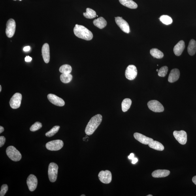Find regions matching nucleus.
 Returning a JSON list of instances; mask_svg holds the SVG:
<instances>
[{"instance_id":"1","label":"nucleus","mask_w":196,"mask_h":196,"mask_svg":"<svg viewBox=\"0 0 196 196\" xmlns=\"http://www.w3.org/2000/svg\"><path fill=\"white\" fill-rule=\"evenodd\" d=\"M102 118L103 117L100 114L96 115L91 118L85 129V133L87 135L90 136L92 135L101 124Z\"/></svg>"},{"instance_id":"2","label":"nucleus","mask_w":196,"mask_h":196,"mask_svg":"<svg viewBox=\"0 0 196 196\" xmlns=\"http://www.w3.org/2000/svg\"><path fill=\"white\" fill-rule=\"evenodd\" d=\"M74 31L77 37L86 40H90L93 38V33L89 30L83 25L76 24Z\"/></svg>"},{"instance_id":"3","label":"nucleus","mask_w":196,"mask_h":196,"mask_svg":"<svg viewBox=\"0 0 196 196\" xmlns=\"http://www.w3.org/2000/svg\"><path fill=\"white\" fill-rule=\"evenodd\" d=\"M6 153L8 157L13 161H20L22 158L20 152L13 146H8L6 149Z\"/></svg>"},{"instance_id":"4","label":"nucleus","mask_w":196,"mask_h":196,"mask_svg":"<svg viewBox=\"0 0 196 196\" xmlns=\"http://www.w3.org/2000/svg\"><path fill=\"white\" fill-rule=\"evenodd\" d=\"M58 166L56 164L51 163L49 165L48 175L49 180L52 182L56 181L58 172Z\"/></svg>"},{"instance_id":"5","label":"nucleus","mask_w":196,"mask_h":196,"mask_svg":"<svg viewBox=\"0 0 196 196\" xmlns=\"http://www.w3.org/2000/svg\"><path fill=\"white\" fill-rule=\"evenodd\" d=\"M64 143L61 140H55L49 142L46 144V148L51 151H58L63 148Z\"/></svg>"},{"instance_id":"6","label":"nucleus","mask_w":196,"mask_h":196,"mask_svg":"<svg viewBox=\"0 0 196 196\" xmlns=\"http://www.w3.org/2000/svg\"><path fill=\"white\" fill-rule=\"evenodd\" d=\"M16 29V23L13 19H10L7 21L6 24V35L9 38H11L14 35Z\"/></svg>"},{"instance_id":"7","label":"nucleus","mask_w":196,"mask_h":196,"mask_svg":"<svg viewBox=\"0 0 196 196\" xmlns=\"http://www.w3.org/2000/svg\"><path fill=\"white\" fill-rule=\"evenodd\" d=\"M22 100V95L20 93H16L12 96L10 101V105L13 109L20 107Z\"/></svg>"},{"instance_id":"8","label":"nucleus","mask_w":196,"mask_h":196,"mask_svg":"<svg viewBox=\"0 0 196 196\" xmlns=\"http://www.w3.org/2000/svg\"><path fill=\"white\" fill-rule=\"evenodd\" d=\"M137 74V70L135 65H130L127 67L125 71V76L128 80H132L135 79Z\"/></svg>"},{"instance_id":"9","label":"nucleus","mask_w":196,"mask_h":196,"mask_svg":"<svg viewBox=\"0 0 196 196\" xmlns=\"http://www.w3.org/2000/svg\"><path fill=\"white\" fill-rule=\"evenodd\" d=\"M148 106L150 110L155 112H163L164 110V108L163 105L158 101L155 100L149 101Z\"/></svg>"},{"instance_id":"10","label":"nucleus","mask_w":196,"mask_h":196,"mask_svg":"<svg viewBox=\"0 0 196 196\" xmlns=\"http://www.w3.org/2000/svg\"><path fill=\"white\" fill-rule=\"evenodd\" d=\"M98 177L100 181L104 184H109L112 181V173L109 170L101 171L98 175Z\"/></svg>"},{"instance_id":"11","label":"nucleus","mask_w":196,"mask_h":196,"mask_svg":"<svg viewBox=\"0 0 196 196\" xmlns=\"http://www.w3.org/2000/svg\"><path fill=\"white\" fill-rule=\"evenodd\" d=\"M173 135L179 143L183 145L186 143L187 134L186 131H174L173 132Z\"/></svg>"},{"instance_id":"12","label":"nucleus","mask_w":196,"mask_h":196,"mask_svg":"<svg viewBox=\"0 0 196 196\" xmlns=\"http://www.w3.org/2000/svg\"><path fill=\"white\" fill-rule=\"evenodd\" d=\"M115 21L117 25L124 33H130V27L128 23L121 17L115 18Z\"/></svg>"},{"instance_id":"13","label":"nucleus","mask_w":196,"mask_h":196,"mask_svg":"<svg viewBox=\"0 0 196 196\" xmlns=\"http://www.w3.org/2000/svg\"><path fill=\"white\" fill-rule=\"evenodd\" d=\"M27 183L29 190L31 191H33L37 188V178L33 175H30L27 178Z\"/></svg>"},{"instance_id":"14","label":"nucleus","mask_w":196,"mask_h":196,"mask_svg":"<svg viewBox=\"0 0 196 196\" xmlns=\"http://www.w3.org/2000/svg\"><path fill=\"white\" fill-rule=\"evenodd\" d=\"M48 99L51 103L55 105L63 106L65 105V102L61 98L52 94L47 96Z\"/></svg>"},{"instance_id":"15","label":"nucleus","mask_w":196,"mask_h":196,"mask_svg":"<svg viewBox=\"0 0 196 196\" xmlns=\"http://www.w3.org/2000/svg\"><path fill=\"white\" fill-rule=\"evenodd\" d=\"M134 137L138 141L145 145H149L151 142L153 141L152 138L146 137L141 134L135 133L134 134Z\"/></svg>"},{"instance_id":"16","label":"nucleus","mask_w":196,"mask_h":196,"mask_svg":"<svg viewBox=\"0 0 196 196\" xmlns=\"http://www.w3.org/2000/svg\"><path fill=\"white\" fill-rule=\"evenodd\" d=\"M42 55L45 62L48 63L50 60V47L48 44H44L42 47Z\"/></svg>"},{"instance_id":"17","label":"nucleus","mask_w":196,"mask_h":196,"mask_svg":"<svg viewBox=\"0 0 196 196\" xmlns=\"http://www.w3.org/2000/svg\"><path fill=\"white\" fill-rule=\"evenodd\" d=\"M185 42L180 40L174 47L173 51L174 54L176 56H180L182 54L185 48Z\"/></svg>"},{"instance_id":"18","label":"nucleus","mask_w":196,"mask_h":196,"mask_svg":"<svg viewBox=\"0 0 196 196\" xmlns=\"http://www.w3.org/2000/svg\"><path fill=\"white\" fill-rule=\"evenodd\" d=\"M180 72L178 69H172L170 72L168 80L170 82H174L177 81L180 77Z\"/></svg>"},{"instance_id":"19","label":"nucleus","mask_w":196,"mask_h":196,"mask_svg":"<svg viewBox=\"0 0 196 196\" xmlns=\"http://www.w3.org/2000/svg\"><path fill=\"white\" fill-rule=\"evenodd\" d=\"M170 172L167 170H157L153 172L152 176L154 178L165 177L169 175Z\"/></svg>"},{"instance_id":"20","label":"nucleus","mask_w":196,"mask_h":196,"mask_svg":"<svg viewBox=\"0 0 196 196\" xmlns=\"http://www.w3.org/2000/svg\"><path fill=\"white\" fill-rule=\"evenodd\" d=\"M93 23L95 26L99 28L100 29L104 28L107 25V22H106V20L102 17H100L94 20Z\"/></svg>"},{"instance_id":"21","label":"nucleus","mask_w":196,"mask_h":196,"mask_svg":"<svg viewBox=\"0 0 196 196\" xmlns=\"http://www.w3.org/2000/svg\"><path fill=\"white\" fill-rule=\"evenodd\" d=\"M121 4L131 9H136L138 7L137 3L132 0H119Z\"/></svg>"},{"instance_id":"22","label":"nucleus","mask_w":196,"mask_h":196,"mask_svg":"<svg viewBox=\"0 0 196 196\" xmlns=\"http://www.w3.org/2000/svg\"><path fill=\"white\" fill-rule=\"evenodd\" d=\"M187 51L191 56L195 54L196 52V42L195 40L193 39L191 40L187 48Z\"/></svg>"},{"instance_id":"23","label":"nucleus","mask_w":196,"mask_h":196,"mask_svg":"<svg viewBox=\"0 0 196 196\" xmlns=\"http://www.w3.org/2000/svg\"><path fill=\"white\" fill-rule=\"evenodd\" d=\"M149 146L150 148L158 151H163L164 149V147L163 145L158 141L153 140L149 144Z\"/></svg>"},{"instance_id":"24","label":"nucleus","mask_w":196,"mask_h":196,"mask_svg":"<svg viewBox=\"0 0 196 196\" xmlns=\"http://www.w3.org/2000/svg\"><path fill=\"white\" fill-rule=\"evenodd\" d=\"M131 99L127 98L123 100L121 104L122 111L124 112H127L131 107Z\"/></svg>"},{"instance_id":"25","label":"nucleus","mask_w":196,"mask_h":196,"mask_svg":"<svg viewBox=\"0 0 196 196\" xmlns=\"http://www.w3.org/2000/svg\"><path fill=\"white\" fill-rule=\"evenodd\" d=\"M150 54L152 56L157 59L163 58L164 55L163 52L157 48H153L150 51Z\"/></svg>"},{"instance_id":"26","label":"nucleus","mask_w":196,"mask_h":196,"mask_svg":"<svg viewBox=\"0 0 196 196\" xmlns=\"http://www.w3.org/2000/svg\"><path fill=\"white\" fill-rule=\"evenodd\" d=\"M85 17L87 19H93L96 16V13L94 10L90 8H87L86 12L83 13Z\"/></svg>"},{"instance_id":"27","label":"nucleus","mask_w":196,"mask_h":196,"mask_svg":"<svg viewBox=\"0 0 196 196\" xmlns=\"http://www.w3.org/2000/svg\"><path fill=\"white\" fill-rule=\"evenodd\" d=\"M60 79L62 82L64 83L67 84L71 82L72 79V76L69 74H62L60 77Z\"/></svg>"},{"instance_id":"28","label":"nucleus","mask_w":196,"mask_h":196,"mask_svg":"<svg viewBox=\"0 0 196 196\" xmlns=\"http://www.w3.org/2000/svg\"><path fill=\"white\" fill-rule=\"evenodd\" d=\"M59 71L63 74H69L72 71V67L69 65H65L60 68Z\"/></svg>"},{"instance_id":"29","label":"nucleus","mask_w":196,"mask_h":196,"mask_svg":"<svg viewBox=\"0 0 196 196\" xmlns=\"http://www.w3.org/2000/svg\"><path fill=\"white\" fill-rule=\"evenodd\" d=\"M159 20L164 24L167 25L171 24L172 22V18L169 16L166 15L161 16L159 18Z\"/></svg>"},{"instance_id":"30","label":"nucleus","mask_w":196,"mask_h":196,"mask_svg":"<svg viewBox=\"0 0 196 196\" xmlns=\"http://www.w3.org/2000/svg\"><path fill=\"white\" fill-rule=\"evenodd\" d=\"M60 128L59 126H55L46 134V136L47 137H51L56 134Z\"/></svg>"},{"instance_id":"31","label":"nucleus","mask_w":196,"mask_h":196,"mask_svg":"<svg viewBox=\"0 0 196 196\" xmlns=\"http://www.w3.org/2000/svg\"><path fill=\"white\" fill-rule=\"evenodd\" d=\"M168 71V68L167 67L163 66L159 70L158 72V75L159 77H164L167 73Z\"/></svg>"},{"instance_id":"32","label":"nucleus","mask_w":196,"mask_h":196,"mask_svg":"<svg viewBox=\"0 0 196 196\" xmlns=\"http://www.w3.org/2000/svg\"><path fill=\"white\" fill-rule=\"evenodd\" d=\"M42 127V123L37 122L31 126V127L30 128V130L32 131H35L41 128Z\"/></svg>"},{"instance_id":"33","label":"nucleus","mask_w":196,"mask_h":196,"mask_svg":"<svg viewBox=\"0 0 196 196\" xmlns=\"http://www.w3.org/2000/svg\"><path fill=\"white\" fill-rule=\"evenodd\" d=\"M8 190V186L7 185H3L2 186L1 188V191L0 192V196H5V194Z\"/></svg>"},{"instance_id":"34","label":"nucleus","mask_w":196,"mask_h":196,"mask_svg":"<svg viewBox=\"0 0 196 196\" xmlns=\"http://www.w3.org/2000/svg\"><path fill=\"white\" fill-rule=\"evenodd\" d=\"M6 142V138L4 136L0 137V147H2L4 145Z\"/></svg>"},{"instance_id":"35","label":"nucleus","mask_w":196,"mask_h":196,"mask_svg":"<svg viewBox=\"0 0 196 196\" xmlns=\"http://www.w3.org/2000/svg\"><path fill=\"white\" fill-rule=\"evenodd\" d=\"M30 47L29 46H26L24 47V48H23V51L25 52L29 51L30 50Z\"/></svg>"},{"instance_id":"36","label":"nucleus","mask_w":196,"mask_h":196,"mask_svg":"<svg viewBox=\"0 0 196 196\" xmlns=\"http://www.w3.org/2000/svg\"><path fill=\"white\" fill-rule=\"evenodd\" d=\"M32 58L29 56H27L25 57V60L26 62H30L31 61Z\"/></svg>"},{"instance_id":"37","label":"nucleus","mask_w":196,"mask_h":196,"mask_svg":"<svg viewBox=\"0 0 196 196\" xmlns=\"http://www.w3.org/2000/svg\"><path fill=\"white\" fill-rule=\"evenodd\" d=\"M138 161V159L136 158H134L132 159V163L133 164H135L137 163Z\"/></svg>"},{"instance_id":"38","label":"nucleus","mask_w":196,"mask_h":196,"mask_svg":"<svg viewBox=\"0 0 196 196\" xmlns=\"http://www.w3.org/2000/svg\"><path fill=\"white\" fill-rule=\"evenodd\" d=\"M134 154L133 153H131V154H130L129 156L128 157V158L132 160L134 158Z\"/></svg>"},{"instance_id":"39","label":"nucleus","mask_w":196,"mask_h":196,"mask_svg":"<svg viewBox=\"0 0 196 196\" xmlns=\"http://www.w3.org/2000/svg\"><path fill=\"white\" fill-rule=\"evenodd\" d=\"M192 181L194 184L196 185V176L193 177Z\"/></svg>"},{"instance_id":"40","label":"nucleus","mask_w":196,"mask_h":196,"mask_svg":"<svg viewBox=\"0 0 196 196\" xmlns=\"http://www.w3.org/2000/svg\"><path fill=\"white\" fill-rule=\"evenodd\" d=\"M4 131V129L3 127L1 126L0 127V133H2Z\"/></svg>"},{"instance_id":"41","label":"nucleus","mask_w":196,"mask_h":196,"mask_svg":"<svg viewBox=\"0 0 196 196\" xmlns=\"http://www.w3.org/2000/svg\"><path fill=\"white\" fill-rule=\"evenodd\" d=\"M2 91V87L1 86H0V91Z\"/></svg>"},{"instance_id":"42","label":"nucleus","mask_w":196,"mask_h":196,"mask_svg":"<svg viewBox=\"0 0 196 196\" xmlns=\"http://www.w3.org/2000/svg\"><path fill=\"white\" fill-rule=\"evenodd\" d=\"M153 195H147V196H152Z\"/></svg>"},{"instance_id":"43","label":"nucleus","mask_w":196,"mask_h":196,"mask_svg":"<svg viewBox=\"0 0 196 196\" xmlns=\"http://www.w3.org/2000/svg\"><path fill=\"white\" fill-rule=\"evenodd\" d=\"M156 71H157V72H158V71H159V70H158V69H157L156 70Z\"/></svg>"},{"instance_id":"44","label":"nucleus","mask_w":196,"mask_h":196,"mask_svg":"<svg viewBox=\"0 0 196 196\" xmlns=\"http://www.w3.org/2000/svg\"><path fill=\"white\" fill-rule=\"evenodd\" d=\"M81 196H86V195H81Z\"/></svg>"},{"instance_id":"45","label":"nucleus","mask_w":196,"mask_h":196,"mask_svg":"<svg viewBox=\"0 0 196 196\" xmlns=\"http://www.w3.org/2000/svg\"><path fill=\"white\" fill-rule=\"evenodd\" d=\"M14 1H16V0H14ZM19 1H22V0H19Z\"/></svg>"}]
</instances>
